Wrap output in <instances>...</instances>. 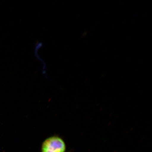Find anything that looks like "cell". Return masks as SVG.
<instances>
[{"mask_svg": "<svg viewBox=\"0 0 152 152\" xmlns=\"http://www.w3.org/2000/svg\"><path fill=\"white\" fill-rule=\"evenodd\" d=\"M66 145L64 141L58 136H53L45 139L41 146L42 152H65Z\"/></svg>", "mask_w": 152, "mask_h": 152, "instance_id": "obj_1", "label": "cell"}]
</instances>
